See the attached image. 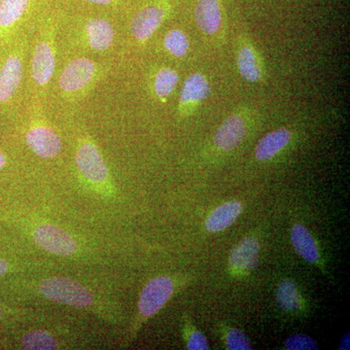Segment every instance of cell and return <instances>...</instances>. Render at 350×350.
<instances>
[{
	"mask_svg": "<svg viewBox=\"0 0 350 350\" xmlns=\"http://www.w3.org/2000/svg\"><path fill=\"white\" fill-rule=\"evenodd\" d=\"M103 75L100 64L88 57H77L66 64L59 77V89L66 100H79Z\"/></svg>",
	"mask_w": 350,
	"mask_h": 350,
	"instance_id": "6da1fadb",
	"label": "cell"
},
{
	"mask_svg": "<svg viewBox=\"0 0 350 350\" xmlns=\"http://www.w3.org/2000/svg\"><path fill=\"white\" fill-rule=\"evenodd\" d=\"M255 113L252 108L241 107L228 116L214 133V148L223 153L238 148L254 123Z\"/></svg>",
	"mask_w": 350,
	"mask_h": 350,
	"instance_id": "7a4b0ae2",
	"label": "cell"
},
{
	"mask_svg": "<svg viewBox=\"0 0 350 350\" xmlns=\"http://www.w3.org/2000/svg\"><path fill=\"white\" fill-rule=\"evenodd\" d=\"M56 64L55 29L50 25L43 29L32 55L31 77L36 87L45 89L50 84L56 71Z\"/></svg>",
	"mask_w": 350,
	"mask_h": 350,
	"instance_id": "3957f363",
	"label": "cell"
},
{
	"mask_svg": "<svg viewBox=\"0 0 350 350\" xmlns=\"http://www.w3.org/2000/svg\"><path fill=\"white\" fill-rule=\"evenodd\" d=\"M40 293L48 300L75 308H86L93 303V295L81 283L68 278H51L39 285Z\"/></svg>",
	"mask_w": 350,
	"mask_h": 350,
	"instance_id": "277c9868",
	"label": "cell"
},
{
	"mask_svg": "<svg viewBox=\"0 0 350 350\" xmlns=\"http://www.w3.org/2000/svg\"><path fill=\"white\" fill-rule=\"evenodd\" d=\"M172 10L170 0H152L145 4L131 20V36L138 43H146L170 17Z\"/></svg>",
	"mask_w": 350,
	"mask_h": 350,
	"instance_id": "5b68a950",
	"label": "cell"
},
{
	"mask_svg": "<svg viewBox=\"0 0 350 350\" xmlns=\"http://www.w3.org/2000/svg\"><path fill=\"white\" fill-rule=\"evenodd\" d=\"M211 84L208 78L200 72L193 73L186 78L179 96V118L186 119L194 115L202 103L211 96Z\"/></svg>",
	"mask_w": 350,
	"mask_h": 350,
	"instance_id": "8992f818",
	"label": "cell"
},
{
	"mask_svg": "<svg viewBox=\"0 0 350 350\" xmlns=\"http://www.w3.org/2000/svg\"><path fill=\"white\" fill-rule=\"evenodd\" d=\"M237 66L245 81L262 83L267 78L266 64L256 46L246 36L239 38L237 50Z\"/></svg>",
	"mask_w": 350,
	"mask_h": 350,
	"instance_id": "52a82bcc",
	"label": "cell"
},
{
	"mask_svg": "<svg viewBox=\"0 0 350 350\" xmlns=\"http://www.w3.org/2000/svg\"><path fill=\"white\" fill-rule=\"evenodd\" d=\"M75 162L80 174L92 183H103L109 176L107 163L92 140L81 142L76 153Z\"/></svg>",
	"mask_w": 350,
	"mask_h": 350,
	"instance_id": "ba28073f",
	"label": "cell"
},
{
	"mask_svg": "<svg viewBox=\"0 0 350 350\" xmlns=\"http://www.w3.org/2000/svg\"><path fill=\"white\" fill-rule=\"evenodd\" d=\"M174 291V283L167 276H158L145 286L140 296L139 314L144 319L155 315Z\"/></svg>",
	"mask_w": 350,
	"mask_h": 350,
	"instance_id": "9c48e42d",
	"label": "cell"
},
{
	"mask_svg": "<svg viewBox=\"0 0 350 350\" xmlns=\"http://www.w3.org/2000/svg\"><path fill=\"white\" fill-rule=\"evenodd\" d=\"M36 243L47 252L70 256L77 250V243L68 232L50 224H42L33 232Z\"/></svg>",
	"mask_w": 350,
	"mask_h": 350,
	"instance_id": "30bf717a",
	"label": "cell"
},
{
	"mask_svg": "<svg viewBox=\"0 0 350 350\" xmlns=\"http://www.w3.org/2000/svg\"><path fill=\"white\" fill-rule=\"evenodd\" d=\"M24 76V52L15 50L7 57L0 68V105L12 100L21 87Z\"/></svg>",
	"mask_w": 350,
	"mask_h": 350,
	"instance_id": "8fae6325",
	"label": "cell"
},
{
	"mask_svg": "<svg viewBox=\"0 0 350 350\" xmlns=\"http://www.w3.org/2000/svg\"><path fill=\"white\" fill-rule=\"evenodd\" d=\"M25 142L36 155L42 159L56 158L62 150V140L46 124L33 123L25 135Z\"/></svg>",
	"mask_w": 350,
	"mask_h": 350,
	"instance_id": "7c38bea8",
	"label": "cell"
},
{
	"mask_svg": "<svg viewBox=\"0 0 350 350\" xmlns=\"http://www.w3.org/2000/svg\"><path fill=\"white\" fill-rule=\"evenodd\" d=\"M260 245L254 237L241 239L229 255V268L232 275H250L259 264Z\"/></svg>",
	"mask_w": 350,
	"mask_h": 350,
	"instance_id": "4fadbf2b",
	"label": "cell"
},
{
	"mask_svg": "<svg viewBox=\"0 0 350 350\" xmlns=\"http://www.w3.org/2000/svg\"><path fill=\"white\" fill-rule=\"evenodd\" d=\"M195 19L202 33L215 38L224 33V11L221 0H198Z\"/></svg>",
	"mask_w": 350,
	"mask_h": 350,
	"instance_id": "5bb4252c",
	"label": "cell"
},
{
	"mask_svg": "<svg viewBox=\"0 0 350 350\" xmlns=\"http://www.w3.org/2000/svg\"><path fill=\"white\" fill-rule=\"evenodd\" d=\"M83 39L90 49L94 52H105L114 43V27L109 21L103 18L88 20L83 29Z\"/></svg>",
	"mask_w": 350,
	"mask_h": 350,
	"instance_id": "9a60e30c",
	"label": "cell"
},
{
	"mask_svg": "<svg viewBox=\"0 0 350 350\" xmlns=\"http://www.w3.org/2000/svg\"><path fill=\"white\" fill-rule=\"evenodd\" d=\"M293 133L286 128H280L264 135L255 147V158L259 162H268L278 156L292 142Z\"/></svg>",
	"mask_w": 350,
	"mask_h": 350,
	"instance_id": "2e32d148",
	"label": "cell"
},
{
	"mask_svg": "<svg viewBox=\"0 0 350 350\" xmlns=\"http://www.w3.org/2000/svg\"><path fill=\"white\" fill-rule=\"evenodd\" d=\"M243 206L238 200H231L221 204L211 213L206 221V229L209 232L225 231L231 227L243 213Z\"/></svg>",
	"mask_w": 350,
	"mask_h": 350,
	"instance_id": "e0dca14e",
	"label": "cell"
},
{
	"mask_svg": "<svg viewBox=\"0 0 350 350\" xmlns=\"http://www.w3.org/2000/svg\"><path fill=\"white\" fill-rule=\"evenodd\" d=\"M31 0H0V38L7 36L27 12Z\"/></svg>",
	"mask_w": 350,
	"mask_h": 350,
	"instance_id": "ac0fdd59",
	"label": "cell"
},
{
	"mask_svg": "<svg viewBox=\"0 0 350 350\" xmlns=\"http://www.w3.org/2000/svg\"><path fill=\"white\" fill-rule=\"evenodd\" d=\"M291 241L295 250L304 260L310 264L320 266L321 257H320L319 246L305 226L301 224L293 226L291 230Z\"/></svg>",
	"mask_w": 350,
	"mask_h": 350,
	"instance_id": "d6986e66",
	"label": "cell"
},
{
	"mask_svg": "<svg viewBox=\"0 0 350 350\" xmlns=\"http://www.w3.org/2000/svg\"><path fill=\"white\" fill-rule=\"evenodd\" d=\"M179 82L178 72L174 68L162 66L152 75L150 87L152 94L161 103H167L176 90Z\"/></svg>",
	"mask_w": 350,
	"mask_h": 350,
	"instance_id": "ffe728a7",
	"label": "cell"
},
{
	"mask_svg": "<svg viewBox=\"0 0 350 350\" xmlns=\"http://www.w3.org/2000/svg\"><path fill=\"white\" fill-rule=\"evenodd\" d=\"M275 301L278 308L285 312H300L305 308V301L298 285L292 280H282L278 284L275 290Z\"/></svg>",
	"mask_w": 350,
	"mask_h": 350,
	"instance_id": "44dd1931",
	"label": "cell"
},
{
	"mask_svg": "<svg viewBox=\"0 0 350 350\" xmlns=\"http://www.w3.org/2000/svg\"><path fill=\"white\" fill-rule=\"evenodd\" d=\"M163 47L172 57L181 59L187 56L190 49V41L185 32L181 29H172L163 38Z\"/></svg>",
	"mask_w": 350,
	"mask_h": 350,
	"instance_id": "7402d4cb",
	"label": "cell"
},
{
	"mask_svg": "<svg viewBox=\"0 0 350 350\" xmlns=\"http://www.w3.org/2000/svg\"><path fill=\"white\" fill-rule=\"evenodd\" d=\"M23 347L29 350H50L57 349L54 337L45 331L29 332L23 338Z\"/></svg>",
	"mask_w": 350,
	"mask_h": 350,
	"instance_id": "603a6c76",
	"label": "cell"
},
{
	"mask_svg": "<svg viewBox=\"0 0 350 350\" xmlns=\"http://www.w3.org/2000/svg\"><path fill=\"white\" fill-rule=\"evenodd\" d=\"M225 344L230 350L252 349L250 338L239 329L231 328L225 336Z\"/></svg>",
	"mask_w": 350,
	"mask_h": 350,
	"instance_id": "cb8c5ba5",
	"label": "cell"
},
{
	"mask_svg": "<svg viewBox=\"0 0 350 350\" xmlns=\"http://www.w3.org/2000/svg\"><path fill=\"white\" fill-rule=\"evenodd\" d=\"M285 349L288 350H315L319 349L317 342L304 334H295L285 340Z\"/></svg>",
	"mask_w": 350,
	"mask_h": 350,
	"instance_id": "d4e9b609",
	"label": "cell"
},
{
	"mask_svg": "<svg viewBox=\"0 0 350 350\" xmlns=\"http://www.w3.org/2000/svg\"><path fill=\"white\" fill-rule=\"evenodd\" d=\"M187 349L190 350L209 349L207 338L202 332L198 331L194 327H191L187 335Z\"/></svg>",
	"mask_w": 350,
	"mask_h": 350,
	"instance_id": "484cf974",
	"label": "cell"
},
{
	"mask_svg": "<svg viewBox=\"0 0 350 350\" xmlns=\"http://www.w3.org/2000/svg\"><path fill=\"white\" fill-rule=\"evenodd\" d=\"M85 1L96 4V5H111L116 2V0H85Z\"/></svg>",
	"mask_w": 350,
	"mask_h": 350,
	"instance_id": "4316f807",
	"label": "cell"
},
{
	"mask_svg": "<svg viewBox=\"0 0 350 350\" xmlns=\"http://www.w3.org/2000/svg\"><path fill=\"white\" fill-rule=\"evenodd\" d=\"M8 271V265L3 259H0V276L5 275Z\"/></svg>",
	"mask_w": 350,
	"mask_h": 350,
	"instance_id": "83f0119b",
	"label": "cell"
},
{
	"mask_svg": "<svg viewBox=\"0 0 350 350\" xmlns=\"http://www.w3.org/2000/svg\"><path fill=\"white\" fill-rule=\"evenodd\" d=\"M349 337H347V338H345L344 340H342V344H340V349H349Z\"/></svg>",
	"mask_w": 350,
	"mask_h": 350,
	"instance_id": "f1b7e54d",
	"label": "cell"
},
{
	"mask_svg": "<svg viewBox=\"0 0 350 350\" xmlns=\"http://www.w3.org/2000/svg\"><path fill=\"white\" fill-rule=\"evenodd\" d=\"M6 159L5 156L3 155L1 151H0V170L5 165Z\"/></svg>",
	"mask_w": 350,
	"mask_h": 350,
	"instance_id": "f546056e",
	"label": "cell"
},
{
	"mask_svg": "<svg viewBox=\"0 0 350 350\" xmlns=\"http://www.w3.org/2000/svg\"><path fill=\"white\" fill-rule=\"evenodd\" d=\"M0 319H1V310H0Z\"/></svg>",
	"mask_w": 350,
	"mask_h": 350,
	"instance_id": "4dcf8cb0",
	"label": "cell"
}]
</instances>
